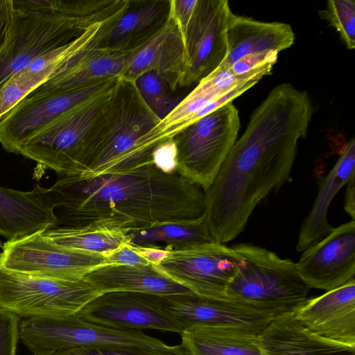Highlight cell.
I'll list each match as a JSON object with an SVG mask.
<instances>
[{
  "instance_id": "cell-3",
  "label": "cell",
  "mask_w": 355,
  "mask_h": 355,
  "mask_svg": "<svg viewBox=\"0 0 355 355\" xmlns=\"http://www.w3.org/2000/svg\"><path fill=\"white\" fill-rule=\"evenodd\" d=\"M160 120L148 109L133 81L120 78L111 102L89 144L80 178L130 172L153 164L144 137Z\"/></svg>"
},
{
  "instance_id": "cell-40",
  "label": "cell",
  "mask_w": 355,
  "mask_h": 355,
  "mask_svg": "<svg viewBox=\"0 0 355 355\" xmlns=\"http://www.w3.org/2000/svg\"><path fill=\"white\" fill-rule=\"evenodd\" d=\"M347 186L345 194V211L351 216L352 220L355 219V173H353L347 183Z\"/></svg>"
},
{
  "instance_id": "cell-28",
  "label": "cell",
  "mask_w": 355,
  "mask_h": 355,
  "mask_svg": "<svg viewBox=\"0 0 355 355\" xmlns=\"http://www.w3.org/2000/svg\"><path fill=\"white\" fill-rule=\"evenodd\" d=\"M42 234L53 243L68 248L107 254L129 243L126 231L94 227H53Z\"/></svg>"
},
{
  "instance_id": "cell-20",
  "label": "cell",
  "mask_w": 355,
  "mask_h": 355,
  "mask_svg": "<svg viewBox=\"0 0 355 355\" xmlns=\"http://www.w3.org/2000/svg\"><path fill=\"white\" fill-rule=\"evenodd\" d=\"M130 53L109 50L101 44L89 51L78 52L67 60L59 74L41 85L26 98L57 94L121 78Z\"/></svg>"
},
{
  "instance_id": "cell-4",
  "label": "cell",
  "mask_w": 355,
  "mask_h": 355,
  "mask_svg": "<svg viewBox=\"0 0 355 355\" xmlns=\"http://www.w3.org/2000/svg\"><path fill=\"white\" fill-rule=\"evenodd\" d=\"M232 248L242 261L227 286V298L273 318L295 312L306 302L311 288L296 263L252 244Z\"/></svg>"
},
{
  "instance_id": "cell-23",
  "label": "cell",
  "mask_w": 355,
  "mask_h": 355,
  "mask_svg": "<svg viewBox=\"0 0 355 355\" xmlns=\"http://www.w3.org/2000/svg\"><path fill=\"white\" fill-rule=\"evenodd\" d=\"M295 38L288 24L263 22L232 13L227 31V55L216 70L230 69L237 60L250 53H279L291 47Z\"/></svg>"
},
{
  "instance_id": "cell-9",
  "label": "cell",
  "mask_w": 355,
  "mask_h": 355,
  "mask_svg": "<svg viewBox=\"0 0 355 355\" xmlns=\"http://www.w3.org/2000/svg\"><path fill=\"white\" fill-rule=\"evenodd\" d=\"M101 22L103 21L55 13H31L14 8L9 35L0 51V87L36 58L71 42L87 28Z\"/></svg>"
},
{
  "instance_id": "cell-29",
  "label": "cell",
  "mask_w": 355,
  "mask_h": 355,
  "mask_svg": "<svg viewBox=\"0 0 355 355\" xmlns=\"http://www.w3.org/2000/svg\"><path fill=\"white\" fill-rule=\"evenodd\" d=\"M134 83L146 106L160 121L166 117L182 100L171 94L168 83L155 71L140 75Z\"/></svg>"
},
{
  "instance_id": "cell-36",
  "label": "cell",
  "mask_w": 355,
  "mask_h": 355,
  "mask_svg": "<svg viewBox=\"0 0 355 355\" xmlns=\"http://www.w3.org/2000/svg\"><path fill=\"white\" fill-rule=\"evenodd\" d=\"M107 264L137 266L149 263L129 243H125L116 250L105 254Z\"/></svg>"
},
{
  "instance_id": "cell-32",
  "label": "cell",
  "mask_w": 355,
  "mask_h": 355,
  "mask_svg": "<svg viewBox=\"0 0 355 355\" xmlns=\"http://www.w3.org/2000/svg\"><path fill=\"white\" fill-rule=\"evenodd\" d=\"M19 318L0 307V355H16L19 338Z\"/></svg>"
},
{
  "instance_id": "cell-34",
  "label": "cell",
  "mask_w": 355,
  "mask_h": 355,
  "mask_svg": "<svg viewBox=\"0 0 355 355\" xmlns=\"http://www.w3.org/2000/svg\"><path fill=\"white\" fill-rule=\"evenodd\" d=\"M176 144L173 138L161 142L152 155L153 164L165 172L176 171Z\"/></svg>"
},
{
  "instance_id": "cell-12",
  "label": "cell",
  "mask_w": 355,
  "mask_h": 355,
  "mask_svg": "<svg viewBox=\"0 0 355 355\" xmlns=\"http://www.w3.org/2000/svg\"><path fill=\"white\" fill-rule=\"evenodd\" d=\"M232 13L227 0H197L181 32L186 56L179 87L199 82L223 63L227 53V31Z\"/></svg>"
},
{
  "instance_id": "cell-11",
  "label": "cell",
  "mask_w": 355,
  "mask_h": 355,
  "mask_svg": "<svg viewBox=\"0 0 355 355\" xmlns=\"http://www.w3.org/2000/svg\"><path fill=\"white\" fill-rule=\"evenodd\" d=\"M241 261L232 247L213 241L172 252L155 266L198 296L225 299L227 286Z\"/></svg>"
},
{
  "instance_id": "cell-2",
  "label": "cell",
  "mask_w": 355,
  "mask_h": 355,
  "mask_svg": "<svg viewBox=\"0 0 355 355\" xmlns=\"http://www.w3.org/2000/svg\"><path fill=\"white\" fill-rule=\"evenodd\" d=\"M62 209L54 227H94L125 231L198 218L205 191L178 171L154 164L130 172L80 178L58 176L49 188Z\"/></svg>"
},
{
  "instance_id": "cell-5",
  "label": "cell",
  "mask_w": 355,
  "mask_h": 355,
  "mask_svg": "<svg viewBox=\"0 0 355 355\" xmlns=\"http://www.w3.org/2000/svg\"><path fill=\"white\" fill-rule=\"evenodd\" d=\"M19 338L33 355H55L79 348H137L172 355H189L143 331L118 329L87 322L76 314L64 318H26Z\"/></svg>"
},
{
  "instance_id": "cell-41",
  "label": "cell",
  "mask_w": 355,
  "mask_h": 355,
  "mask_svg": "<svg viewBox=\"0 0 355 355\" xmlns=\"http://www.w3.org/2000/svg\"><path fill=\"white\" fill-rule=\"evenodd\" d=\"M55 355H61V354H55Z\"/></svg>"
},
{
  "instance_id": "cell-27",
  "label": "cell",
  "mask_w": 355,
  "mask_h": 355,
  "mask_svg": "<svg viewBox=\"0 0 355 355\" xmlns=\"http://www.w3.org/2000/svg\"><path fill=\"white\" fill-rule=\"evenodd\" d=\"M189 355H261L257 335L223 329L195 327L181 334Z\"/></svg>"
},
{
  "instance_id": "cell-38",
  "label": "cell",
  "mask_w": 355,
  "mask_h": 355,
  "mask_svg": "<svg viewBox=\"0 0 355 355\" xmlns=\"http://www.w3.org/2000/svg\"><path fill=\"white\" fill-rule=\"evenodd\" d=\"M13 15L12 0H0V51L9 35Z\"/></svg>"
},
{
  "instance_id": "cell-7",
  "label": "cell",
  "mask_w": 355,
  "mask_h": 355,
  "mask_svg": "<svg viewBox=\"0 0 355 355\" xmlns=\"http://www.w3.org/2000/svg\"><path fill=\"white\" fill-rule=\"evenodd\" d=\"M240 127L239 110L232 102L188 125L173 137L176 171L205 191L237 140Z\"/></svg>"
},
{
  "instance_id": "cell-1",
  "label": "cell",
  "mask_w": 355,
  "mask_h": 355,
  "mask_svg": "<svg viewBox=\"0 0 355 355\" xmlns=\"http://www.w3.org/2000/svg\"><path fill=\"white\" fill-rule=\"evenodd\" d=\"M313 113L308 93L290 83L273 88L254 111L205 191L204 215L214 241L237 237L257 205L288 180Z\"/></svg>"
},
{
  "instance_id": "cell-25",
  "label": "cell",
  "mask_w": 355,
  "mask_h": 355,
  "mask_svg": "<svg viewBox=\"0 0 355 355\" xmlns=\"http://www.w3.org/2000/svg\"><path fill=\"white\" fill-rule=\"evenodd\" d=\"M355 139L352 137L336 164L322 180L312 209L302 223L296 250L302 252L329 234L332 227L327 220L329 205L340 189L355 173Z\"/></svg>"
},
{
  "instance_id": "cell-15",
  "label": "cell",
  "mask_w": 355,
  "mask_h": 355,
  "mask_svg": "<svg viewBox=\"0 0 355 355\" xmlns=\"http://www.w3.org/2000/svg\"><path fill=\"white\" fill-rule=\"evenodd\" d=\"M304 251L296 265L310 288L329 291L354 280L355 221L333 228Z\"/></svg>"
},
{
  "instance_id": "cell-35",
  "label": "cell",
  "mask_w": 355,
  "mask_h": 355,
  "mask_svg": "<svg viewBox=\"0 0 355 355\" xmlns=\"http://www.w3.org/2000/svg\"><path fill=\"white\" fill-rule=\"evenodd\" d=\"M61 355H172L137 348H79L64 351Z\"/></svg>"
},
{
  "instance_id": "cell-19",
  "label": "cell",
  "mask_w": 355,
  "mask_h": 355,
  "mask_svg": "<svg viewBox=\"0 0 355 355\" xmlns=\"http://www.w3.org/2000/svg\"><path fill=\"white\" fill-rule=\"evenodd\" d=\"M56 207L49 189L39 184L29 191L0 186V235L9 241L55 226Z\"/></svg>"
},
{
  "instance_id": "cell-6",
  "label": "cell",
  "mask_w": 355,
  "mask_h": 355,
  "mask_svg": "<svg viewBox=\"0 0 355 355\" xmlns=\"http://www.w3.org/2000/svg\"><path fill=\"white\" fill-rule=\"evenodd\" d=\"M119 78L45 126L21 146L19 154L50 168L58 176L80 174L89 144Z\"/></svg>"
},
{
  "instance_id": "cell-10",
  "label": "cell",
  "mask_w": 355,
  "mask_h": 355,
  "mask_svg": "<svg viewBox=\"0 0 355 355\" xmlns=\"http://www.w3.org/2000/svg\"><path fill=\"white\" fill-rule=\"evenodd\" d=\"M42 232L5 242L0 252V268L31 275L78 280L94 268L107 264L105 254L59 245Z\"/></svg>"
},
{
  "instance_id": "cell-24",
  "label": "cell",
  "mask_w": 355,
  "mask_h": 355,
  "mask_svg": "<svg viewBox=\"0 0 355 355\" xmlns=\"http://www.w3.org/2000/svg\"><path fill=\"white\" fill-rule=\"evenodd\" d=\"M171 0L132 1L103 37L101 46L131 53L151 38L167 21Z\"/></svg>"
},
{
  "instance_id": "cell-30",
  "label": "cell",
  "mask_w": 355,
  "mask_h": 355,
  "mask_svg": "<svg viewBox=\"0 0 355 355\" xmlns=\"http://www.w3.org/2000/svg\"><path fill=\"white\" fill-rule=\"evenodd\" d=\"M51 75L46 69L35 72L25 69L7 80L0 87V119L46 82Z\"/></svg>"
},
{
  "instance_id": "cell-22",
  "label": "cell",
  "mask_w": 355,
  "mask_h": 355,
  "mask_svg": "<svg viewBox=\"0 0 355 355\" xmlns=\"http://www.w3.org/2000/svg\"><path fill=\"white\" fill-rule=\"evenodd\" d=\"M100 294L131 292L158 296L189 295L193 293L160 272L154 265H103L83 277Z\"/></svg>"
},
{
  "instance_id": "cell-8",
  "label": "cell",
  "mask_w": 355,
  "mask_h": 355,
  "mask_svg": "<svg viewBox=\"0 0 355 355\" xmlns=\"http://www.w3.org/2000/svg\"><path fill=\"white\" fill-rule=\"evenodd\" d=\"M99 295L84 279H60L0 268V307L24 318L75 315Z\"/></svg>"
},
{
  "instance_id": "cell-21",
  "label": "cell",
  "mask_w": 355,
  "mask_h": 355,
  "mask_svg": "<svg viewBox=\"0 0 355 355\" xmlns=\"http://www.w3.org/2000/svg\"><path fill=\"white\" fill-rule=\"evenodd\" d=\"M257 341L261 355H355V348L309 331L294 312L274 318L257 335Z\"/></svg>"
},
{
  "instance_id": "cell-16",
  "label": "cell",
  "mask_w": 355,
  "mask_h": 355,
  "mask_svg": "<svg viewBox=\"0 0 355 355\" xmlns=\"http://www.w3.org/2000/svg\"><path fill=\"white\" fill-rule=\"evenodd\" d=\"M76 315L87 322L118 329H155L179 334L182 331L157 307L154 295L105 293L88 302Z\"/></svg>"
},
{
  "instance_id": "cell-14",
  "label": "cell",
  "mask_w": 355,
  "mask_h": 355,
  "mask_svg": "<svg viewBox=\"0 0 355 355\" xmlns=\"http://www.w3.org/2000/svg\"><path fill=\"white\" fill-rule=\"evenodd\" d=\"M119 78L38 97L26 98L0 119V144L8 153L21 146L58 116L100 93Z\"/></svg>"
},
{
  "instance_id": "cell-33",
  "label": "cell",
  "mask_w": 355,
  "mask_h": 355,
  "mask_svg": "<svg viewBox=\"0 0 355 355\" xmlns=\"http://www.w3.org/2000/svg\"><path fill=\"white\" fill-rule=\"evenodd\" d=\"M278 54L277 51L250 53L237 60L230 69L235 75H243L269 64L274 65Z\"/></svg>"
},
{
  "instance_id": "cell-17",
  "label": "cell",
  "mask_w": 355,
  "mask_h": 355,
  "mask_svg": "<svg viewBox=\"0 0 355 355\" xmlns=\"http://www.w3.org/2000/svg\"><path fill=\"white\" fill-rule=\"evenodd\" d=\"M294 315L313 334L355 348V279L308 299Z\"/></svg>"
},
{
  "instance_id": "cell-26",
  "label": "cell",
  "mask_w": 355,
  "mask_h": 355,
  "mask_svg": "<svg viewBox=\"0 0 355 355\" xmlns=\"http://www.w3.org/2000/svg\"><path fill=\"white\" fill-rule=\"evenodd\" d=\"M129 244L175 252L214 241L204 214L199 218L171 221L126 231Z\"/></svg>"
},
{
  "instance_id": "cell-18",
  "label": "cell",
  "mask_w": 355,
  "mask_h": 355,
  "mask_svg": "<svg viewBox=\"0 0 355 355\" xmlns=\"http://www.w3.org/2000/svg\"><path fill=\"white\" fill-rule=\"evenodd\" d=\"M182 33L171 17L146 42L129 55L121 78L131 81L155 71L168 83L171 92L179 86L185 64Z\"/></svg>"
},
{
  "instance_id": "cell-39",
  "label": "cell",
  "mask_w": 355,
  "mask_h": 355,
  "mask_svg": "<svg viewBox=\"0 0 355 355\" xmlns=\"http://www.w3.org/2000/svg\"><path fill=\"white\" fill-rule=\"evenodd\" d=\"M132 247L144 259H146L149 263L154 266L159 265L171 253V252L154 248Z\"/></svg>"
},
{
  "instance_id": "cell-13",
  "label": "cell",
  "mask_w": 355,
  "mask_h": 355,
  "mask_svg": "<svg viewBox=\"0 0 355 355\" xmlns=\"http://www.w3.org/2000/svg\"><path fill=\"white\" fill-rule=\"evenodd\" d=\"M155 300L157 307L175 322L182 331L207 327L258 335L274 318L229 298H207L193 293L155 295Z\"/></svg>"
},
{
  "instance_id": "cell-31",
  "label": "cell",
  "mask_w": 355,
  "mask_h": 355,
  "mask_svg": "<svg viewBox=\"0 0 355 355\" xmlns=\"http://www.w3.org/2000/svg\"><path fill=\"white\" fill-rule=\"evenodd\" d=\"M320 17L327 20L340 34L347 49L355 48V1L329 0L320 11Z\"/></svg>"
},
{
  "instance_id": "cell-37",
  "label": "cell",
  "mask_w": 355,
  "mask_h": 355,
  "mask_svg": "<svg viewBox=\"0 0 355 355\" xmlns=\"http://www.w3.org/2000/svg\"><path fill=\"white\" fill-rule=\"evenodd\" d=\"M197 0H171V15L182 32L195 9Z\"/></svg>"
}]
</instances>
